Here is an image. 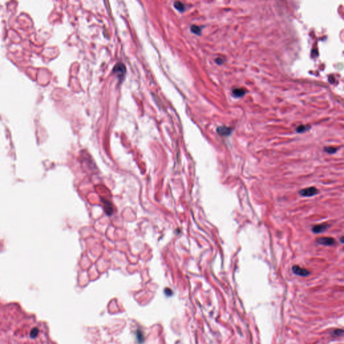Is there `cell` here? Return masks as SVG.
Masks as SVG:
<instances>
[{
	"label": "cell",
	"instance_id": "cell-1",
	"mask_svg": "<svg viewBox=\"0 0 344 344\" xmlns=\"http://www.w3.org/2000/svg\"><path fill=\"white\" fill-rule=\"evenodd\" d=\"M298 193L301 196H304V197H311V196H313L318 194L319 192L316 187H310L300 190Z\"/></svg>",
	"mask_w": 344,
	"mask_h": 344
},
{
	"label": "cell",
	"instance_id": "cell-2",
	"mask_svg": "<svg viewBox=\"0 0 344 344\" xmlns=\"http://www.w3.org/2000/svg\"><path fill=\"white\" fill-rule=\"evenodd\" d=\"M317 243L325 246H332L336 243V241L332 237H321L317 239Z\"/></svg>",
	"mask_w": 344,
	"mask_h": 344
},
{
	"label": "cell",
	"instance_id": "cell-3",
	"mask_svg": "<svg viewBox=\"0 0 344 344\" xmlns=\"http://www.w3.org/2000/svg\"><path fill=\"white\" fill-rule=\"evenodd\" d=\"M292 270L294 274L300 276L305 277L310 275L311 274L309 270H307V269H305V268H302V267H299L298 266H294L292 267Z\"/></svg>",
	"mask_w": 344,
	"mask_h": 344
},
{
	"label": "cell",
	"instance_id": "cell-4",
	"mask_svg": "<svg viewBox=\"0 0 344 344\" xmlns=\"http://www.w3.org/2000/svg\"><path fill=\"white\" fill-rule=\"evenodd\" d=\"M329 227V225L328 224H327V223H324V224L317 225L314 226L312 228V231L314 233H323V232L325 231H327Z\"/></svg>",
	"mask_w": 344,
	"mask_h": 344
},
{
	"label": "cell",
	"instance_id": "cell-5",
	"mask_svg": "<svg viewBox=\"0 0 344 344\" xmlns=\"http://www.w3.org/2000/svg\"><path fill=\"white\" fill-rule=\"evenodd\" d=\"M217 131L220 135L225 137V136L230 135L231 134L232 130L229 127H227L225 126H221V127H218L217 128Z\"/></svg>",
	"mask_w": 344,
	"mask_h": 344
},
{
	"label": "cell",
	"instance_id": "cell-6",
	"mask_svg": "<svg viewBox=\"0 0 344 344\" xmlns=\"http://www.w3.org/2000/svg\"><path fill=\"white\" fill-rule=\"evenodd\" d=\"M114 71L117 73L119 76L123 75L125 73V67L122 64H118L115 67Z\"/></svg>",
	"mask_w": 344,
	"mask_h": 344
},
{
	"label": "cell",
	"instance_id": "cell-7",
	"mask_svg": "<svg viewBox=\"0 0 344 344\" xmlns=\"http://www.w3.org/2000/svg\"><path fill=\"white\" fill-rule=\"evenodd\" d=\"M233 94L235 97H242L245 94V91L242 88H235L233 90Z\"/></svg>",
	"mask_w": 344,
	"mask_h": 344
},
{
	"label": "cell",
	"instance_id": "cell-8",
	"mask_svg": "<svg viewBox=\"0 0 344 344\" xmlns=\"http://www.w3.org/2000/svg\"><path fill=\"white\" fill-rule=\"evenodd\" d=\"M310 128H311V127H310L309 126H305V125H300V126L297 127V132H298V133L304 132H305L306 131L309 130V129Z\"/></svg>",
	"mask_w": 344,
	"mask_h": 344
},
{
	"label": "cell",
	"instance_id": "cell-9",
	"mask_svg": "<svg viewBox=\"0 0 344 344\" xmlns=\"http://www.w3.org/2000/svg\"><path fill=\"white\" fill-rule=\"evenodd\" d=\"M174 6H175V7L177 10H179L180 12H183L185 9L184 4H183L182 2H177L174 3Z\"/></svg>",
	"mask_w": 344,
	"mask_h": 344
},
{
	"label": "cell",
	"instance_id": "cell-10",
	"mask_svg": "<svg viewBox=\"0 0 344 344\" xmlns=\"http://www.w3.org/2000/svg\"><path fill=\"white\" fill-rule=\"evenodd\" d=\"M324 151L329 154H333L337 151V149L332 147H325Z\"/></svg>",
	"mask_w": 344,
	"mask_h": 344
},
{
	"label": "cell",
	"instance_id": "cell-11",
	"mask_svg": "<svg viewBox=\"0 0 344 344\" xmlns=\"http://www.w3.org/2000/svg\"><path fill=\"white\" fill-rule=\"evenodd\" d=\"M38 332L39 330L37 327H34L33 328L32 330H31L30 332V337L32 338H35L36 337H37L38 336Z\"/></svg>",
	"mask_w": 344,
	"mask_h": 344
},
{
	"label": "cell",
	"instance_id": "cell-12",
	"mask_svg": "<svg viewBox=\"0 0 344 344\" xmlns=\"http://www.w3.org/2000/svg\"><path fill=\"white\" fill-rule=\"evenodd\" d=\"M191 30L193 33L196 34H200V32H201L200 28H199L198 26H192Z\"/></svg>",
	"mask_w": 344,
	"mask_h": 344
},
{
	"label": "cell",
	"instance_id": "cell-13",
	"mask_svg": "<svg viewBox=\"0 0 344 344\" xmlns=\"http://www.w3.org/2000/svg\"><path fill=\"white\" fill-rule=\"evenodd\" d=\"M343 333V331L342 329H336L333 332V336H342Z\"/></svg>",
	"mask_w": 344,
	"mask_h": 344
},
{
	"label": "cell",
	"instance_id": "cell-14",
	"mask_svg": "<svg viewBox=\"0 0 344 344\" xmlns=\"http://www.w3.org/2000/svg\"><path fill=\"white\" fill-rule=\"evenodd\" d=\"M216 62L218 65H222L224 62V61L221 58H217V59H216Z\"/></svg>",
	"mask_w": 344,
	"mask_h": 344
},
{
	"label": "cell",
	"instance_id": "cell-15",
	"mask_svg": "<svg viewBox=\"0 0 344 344\" xmlns=\"http://www.w3.org/2000/svg\"><path fill=\"white\" fill-rule=\"evenodd\" d=\"M343 237H342L341 238V241H342V243H343Z\"/></svg>",
	"mask_w": 344,
	"mask_h": 344
}]
</instances>
